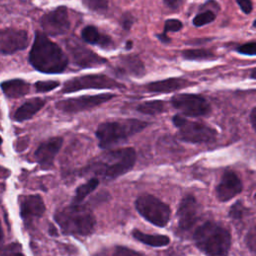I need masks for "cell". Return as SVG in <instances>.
Returning <instances> with one entry per match:
<instances>
[{
    "mask_svg": "<svg viewBox=\"0 0 256 256\" xmlns=\"http://www.w3.org/2000/svg\"><path fill=\"white\" fill-rule=\"evenodd\" d=\"M30 64L43 73H61L68 65V58L62 49L48 39V37L37 32L29 53Z\"/></svg>",
    "mask_w": 256,
    "mask_h": 256,
    "instance_id": "obj_1",
    "label": "cell"
},
{
    "mask_svg": "<svg viewBox=\"0 0 256 256\" xmlns=\"http://www.w3.org/2000/svg\"><path fill=\"white\" fill-rule=\"evenodd\" d=\"M193 240L197 248L206 256H228L231 248L229 231L212 221L198 226L194 230Z\"/></svg>",
    "mask_w": 256,
    "mask_h": 256,
    "instance_id": "obj_2",
    "label": "cell"
},
{
    "mask_svg": "<svg viewBox=\"0 0 256 256\" xmlns=\"http://www.w3.org/2000/svg\"><path fill=\"white\" fill-rule=\"evenodd\" d=\"M54 219L61 231L67 235H90L96 224L93 213L81 204H71L56 211Z\"/></svg>",
    "mask_w": 256,
    "mask_h": 256,
    "instance_id": "obj_3",
    "label": "cell"
},
{
    "mask_svg": "<svg viewBox=\"0 0 256 256\" xmlns=\"http://www.w3.org/2000/svg\"><path fill=\"white\" fill-rule=\"evenodd\" d=\"M136 161V152L132 147H125L107 152L92 164L94 173L113 180L130 171Z\"/></svg>",
    "mask_w": 256,
    "mask_h": 256,
    "instance_id": "obj_4",
    "label": "cell"
},
{
    "mask_svg": "<svg viewBox=\"0 0 256 256\" xmlns=\"http://www.w3.org/2000/svg\"><path fill=\"white\" fill-rule=\"evenodd\" d=\"M149 125L148 122L139 119H123L101 123L95 132L98 144L101 148L107 149L129 137L139 133Z\"/></svg>",
    "mask_w": 256,
    "mask_h": 256,
    "instance_id": "obj_5",
    "label": "cell"
},
{
    "mask_svg": "<svg viewBox=\"0 0 256 256\" xmlns=\"http://www.w3.org/2000/svg\"><path fill=\"white\" fill-rule=\"evenodd\" d=\"M135 208L143 218L158 227L166 226L171 217L169 205L151 194L140 195L135 201Z\"/></svg>",
    "mask_w": 256,
    "mask_h": 256,
    "instance_id": "obj_6",
    "label": "cell"
},
{
    "mask_svg": "<svg viewBox=\"0 0 256 256\" xmlns=\"http://www.w3.org/2000/svg\"><path fill=\"white\" fill-rule=\"evenodd\" d=\"M172 121L178 129L179 137L185 142L207 143L214 141L217 136L216 130L212 127L201 122L188 120L181 115H175Z\"/></svg>",
    "mask_w": 256,
    "mask_h": 256,
    "instance_id": "obj_7",
    "label": "cell"
},
{
    "mask_svg": "<svg viewBox=\"0 0 256 256\" xmlns=\"http://www.w3.org/2000/svg\"><path fill=\"white\" fill-rule=\"evenodd\" d=\"M121 87H123L122 84L106 75H85L72 78L65 82L62 92L71 93L83 89H116Z\"/></svg>",
    "mask_w": 256,
    "mask_h": 256,
    "instance_id": "obj_8",
    "label": "cell"
},
{
    "mask_svg": "<svg viewBox=\"0 0 256 256\" xmlns=\"http://www.w3.org/2000/svg\"><path fill=\"white\" fill-rule=\"evenodd\" d=\"M171 104L186 116H205L211 111L209 102L196 94H177L172 97Z\"/></svg>",
    "mask_w": 256,
    "mask_h": 256,
    "instance_id": "obj_9",
    "label": "cell"
},
{
    "mask_svg": "<svg viewBox=\"0 0 256 256\" xmlns=\"http://www.w3.org/2000/svg\"><path fill=\"white\" fill-rule=\"evenodd\" d=\"M115 97L113 94H98V95H84L76 98H68L56 103V108L67 113H76L84 110L92 109L101 105Z\"/></svg>",
    "mask_w": 256,
    "mask_h": 256,
    "instance_id": "obj_10",
    "label": "cell"
},
{
    "mask_svg": "<svg viewBox=\"0 0 256 256\" xmlns=\"http://www.w3.org/2000/svg\"><path fill=\"white\" fill-rule=\"evenodd\" d=\"M41 26L44 32L51 36H57L66 33L70 28V20L67 8L65 6H60L46 13L41 18Z\"/></svg>",
    "mask_w": 256,
    "mask_h": 256,
    "instance_id": "obj_11",
    "label": "cell"
},
{
    "mask_svg": "<svg viewBox=\"0 0 256 256\" xmlns=\"http://www.w3.org/2000/svg\"><path fill=\"white\" fill-rule=\"evenodd\" d=\"M29 43L25 30L15 28L0 29V54H13L23 50Z\"/></svg>",
    "mask_w": 256,
    "mask_h": 256,
    "instance_id": "obj_12",
    "label": "cell"
},
{
    "mask_svg": "<svg viewBox=\"0 0 256 256\" xmlns=\"http://www.w3.org/2000/svg\"><path fill=\"white\" fill-rule=\"evenodd\" d=\"M199 218V204L196 198L188 194L184 196L177 211L178 228L181 231H189L197 223Z\"/></svg>",
    "mask_w": 256,
    "mask_h": 256,
    "instance_id": "obj_13",
    "label": "cell"
},
{
    "mask_svg": "<svg viewBox=\"0 0 256 256\" xmlns=\"http://www.w3.org/2000/svg\"><path fill=\"white\" fill-rule=\"evenodd\" d=\"M62 144L63 139L61 137H53L38 146L34 153V157L42 169H50L53 166L55 157Z\"/></svg>",
    "mask_w": 256,
    "mask_h": 256,
    "instance_id": "obj_14",
    "label": "cell"
},
{
    "mask_svg": "<svg viewBox=\"0 0 256 256\" xmlns=\"http://www.w3.org/2000/svg\"><path fill=\"white\" fill-rule=\"evenodd\" d=\"M241 179L233 171H227L222 175L221 181L216 187V196L219 201L227 202L242 191Z\"/></svg>",
    "mask_w": 256,
    "mask_h": 256,
    "instance_id": "obj_15",
    "label": "cell"
},
{
    "mask_svg": "<svg viewBox=\"0 0 256 256\" xmlns=\"http://www.w3.org/2000/svg\"><path fill=\"white\" fill-rule=\"evenodd\" d=\"M20 215L25 222L41 217L45 212V204L40 195H22L19 197Z\"/></svg>",
    "mask_w": 256,
    "mask_h": 256,
    "instance_id": "obj_16",
    "label": "cell"
},
{
    "mask_svg": "<svg viewBox=\"0 0 256 256\" xmlns=\"http://www.w3.org/2000/svg\"><path fill=\"white\" fill-rule=\"evenodd\" d=\"M68 50L73 58L74 63L81 67L100 66L106 62V60L99 55L95 54L82 45L74 43L72 40H69L68 42Z\"/></svg>",
    "mask_w": 256,
    "mask_h": 256,
    "instance_id": "obj_17",
    "label": "cell"
},
{
    "mask_svg": "<svg viewBox=\"0 0 256 256\" xmlns=\"http://www.w3.org/2000/svg\"><path fill=\"white\" fill-rule=\"evenodd\" d=\"M193 83L189 82L186 79L181 78H169L161 81L151 82L146 85V89L150 92H158V93H168L173 92L184 87H187Z\"/></svg>",
    "mask_w": 256,
    "mask_h": 256,
    "instance_id": "obj_18",
    "label": "cell"
},
{
    "mask_svg": "<svg viewBox=\"0 0 256 256\" xmlns=\"http://www.w3.org/2000/svg\"><path fill=\"white\" fill-rule=\"evenodd\" d=\"M45 105V100L41 98H32L22 104L14 113V120L22 122L32 118L43 106Z\"/></svg>",
    "mask_w": 256,
    "mask_h": 256,
    "instance_id": "obj_19",
    "label": "cell"
},
{
    "mask_svg": "<svg viewBox=\"0 0 256 256\" xmlns=\"http://www.w3.org/2000/svg\"><path fill=\"white\" fill-rule=\"evenodd\" d=\"M4 94L9 98H19L28 94L30 85L22 79H11L1 83L0 85Z\"/></svg>",
    "mask_w": 256,
    "mask_h": 256,
    "instance_id": "obj_20",
    "label": "cell"
},
{
    "mask_svg": "<svg viewBox=\"0 0 256 256\" xmlns=\"http://www.w3.org/2000/svg\"><path fill=\"white\" fill-rule=\"evenodd\" d=\"M132 235L133 237L144 243L145 245H149L152 247H163V246H167L170 242V238L166 235H162V234H148V233H144L140 230H133L132 231Z\"/></svg>",
    "mask_w": 256,
    "mask_h": 256,
    "instance_id": "obj_21",
    "label": "cell"
},
{
    "mask_svg": "<svg viewBox=\"0 0 256 256\" xmlns=\"http://www.w3.org/2000/svg\"><path fill=\"white\" fill-rule=\"evenodd\" d=\"M82 38L90 44H99L101 46H108L111 44V39L106 35H100L97 28L94 26H87L82 30Z\"/></svg>",
    "mask_w": 256,
    "mask_h": 256,
    "instance_id": "obj_22",
    "label": "cell"
},
{
    "mask_svg": "<svg viewBox=\"0 0 256 256\" xmlns=\"http://www.w3.org/2000/svg\"><path fill=\"white\" fill-rule=\"evenodd\" d=\"M99 185V180L98 178H91L88 180L86 183L80 185L75 192V196L73 199V204H81V202L90 194L92 193Z\"/></svg>",
    "mask_w": 256,
    "mask_h": 256,
    "instance_id": "obj_23",
    "label": "cell"
},
{
    "mask_svg": "<svg viewBox=\"0 0 256 256\" xmlns=\"http://www.w3.org/2000/svg\"><path fill=\"white\" fill-rule=\"evenodd\" d=\"M122 64L125 67V69L134 76H140L144 73V66L141 60L133 55L124 56L122 58Z\"/></svg>",
    "mask_w": 256,
    "mask_h": 256,
    "instance_id": "obj_24",
    "label": "cell"
},
{
    "mask_svg": "<svg viewBox=\"0 0 256 256\" xmlns=\"http://www.w3.org/2000/svg\"><path fill=\"white\" fill-rule=\"evenodd\" d=\"M165 103L161 100L146 101L137 106V111L147 115H157L164 111Z\"/></svg>",
    "mask_w": 256,
    "mask_h": 256,
    "instance_id": "obj_25",
    "label": "cell"
},
{
    "mask_svg": "<svg viewBox=\"0 0 256 256\" xmlns=\"http://www.w3.org/2000/svg\"><path fill=\"white\" fill-rule=\"evenodd\" d=\"M182 54L188 60H206L214 57V54L206 49H188L183 51Z\"/></svg>",
    "mask_w": 256,
    "mask_h": 256,
    "instance_id": "obj_26",
    "label": "cell"
},
{
    "mask_svg": "<svg viewBox=\"0 0 256 256\" xmlns=\"http://www.w3.org/2000/svg\"><path fill=\"white\" fill-rule=\"evenodd\" d=\"M246 212L247 209L244 207V205L240 201H237L236 203H234L233 206H231L229 210V216L233 220H241L246 214Z\"/></svg>",
    "mask_w": 256,
    "mask_h": 256,
    "instance_id": "obj_27",
    "label": "cell"
},
{
    "mask_svg": "<svg viewBox=\"0 0 256 256\" xmlns=\"http://www.w3.org/2000/svg\"><path fill=\"white\" fill-rule=\"evenodd\" d=\"M214 19H215V14L211 11H206L195 16V18L193 19V24L195 26H203L205 24H208L214 21Z\"/></svg>",
    "mask_w": 256,
    "mask_h": 256,
    "instance_id": "obj_28",
    "label": "cell"
},
{
    "mask_svg": "<svg viewBox=\"0 0 256 256\" xmlns=\"http://www.w3.org/2000/svg\"><path fill=\"white\" fill-rule=\"evenodd\" d=\"M87 8L93 11H104L107 9V0H82Z\"/></svg>",
    "mask_w": 256,
    "mask_h": 256,
    "instance_id": "obj_29",
    "label": "cell"
},
{
    "mask_svg": "<svg viewBox=\"0 0 256 256\" xmlns=\"http://www.w3.org/2000/svg\"><path fill=\"white\" fill-rule=\"evenodd\" d=\"M59 86L58 81H38L35 83V89L37 92H48Z\"/></svg>",
    "mask_w": 256,
    "mask_h": 256,
    "instance_id": "obj_30",
    "label": "cell"
},
{
    "mask_svg": "<svg viewBox=\"0 0 256 256\" xmlns=\"http://www.w3.org/2000/svg\"><path fill=\"white\" fill-rule=\"evenodd\" d=\"M2 256H24V255L21 251V246L18 243H11L3 249Z\"/></svg>",
    "mask_w": 256,
    "mask_h": 256,
    "instance_id": "obj_31",
    "label": "cell"
},
{
    "mask_svg": "<svg viewBox=\"0 0 256 256\" xmlns=\"http://www.w3.org/2000/svg\"><path fill=\"white\" fill-rule=\"evenodd\" d=\"M112 256H144L143 254L127 248V247H123V246H117L114 250V253Z\"/></svg>",
    "mask_w": 256,
    "mask_h": 256,
    "instance_id": "obj_32",
    "label": "cell"
},
{
    "mask_svg": "<svg viewBox=\"0 0 256 256\" xmlns=\"http://www.w3.org/2000/svg\"><path fill=\"white\" fill-rule=\"evenodd\" d=\"M182 22L177 20V19H169L165 22V25H164V33L166 34L167 32H170V31H173V32H176V31H179L181 28H182Z\"/></svg>",
    "mask_w": 256,
    "mask_h": 256,
    "instance_id": "obj_33",
    "label": "cell"
},
{
    "mask_svg": "<svg viewBox=\"0 0 256 256\" xmlns=\"http://www.w3.org/2000/svg\"><path fill=\"white\" fill-rule=\"evenodd\" d=\"M237 51L240 52L241 54L254 56L256 54V43L255 42H250V43H246L244 45H241L240 47H238Z\"/></svg>",
    "mask_w": 256,
    "mask_h": 256,
    "instance_id": "obj_34",
    "label": "cell"
},
{
    "mask_svg": "<svg viewBox=\"0 0 256 256\" xmlns=\"http://www.w3.org/2000/svg\"><path fill=\"white\" fill-rule=\"evenodd\" d=\"M237 3L244 13L248 14L252 11V0H237Z\"/></svg>",
    "mask_w": 256,
    "mask_h": 256,
    "instance_id": "obj_35",
    "label": "cell"
},
{
    "mask_svg": "<svg viewBox=\"0 0 256 256\" xmlns=\"http://www.w3.org/2000/svg\"><path fill=\"white\" fill-rule=\"evenodd\" d=\"M247 245L251 248L252 251H254V247H255V230H254V228L247 235Z\"/></svg>",
    "mask_w": 256,
    "mask_h": 256,
    "instance_id": "obj_36",
    "label": "cell"
},
{
    "mask_svg": "<svg viewBox=\"0 0 256 256\" xmlns=\"http://www.w3.org/2000/svg\"><path fill=\"white\" fill-rule=\"evenodd\" d=\"M250 122H251L252 128L255 129V126H256V108L255 107L250 112Z\"/></svg>",
    "mask_w": 256,
    "mask_h": 256,
    "instance_id": "obj_37",
    "label": "cell"
},
{
    "mask_svg": "<svg viewBox=\"0 0 256 256\" xmlns=\"http://www.w3.org/2000/svg\"><path fill=\"white\" fill-rule=\"evenodd\" d=\"M10 175V171L2 166H0V180L7 178Z\"/></svg>",
    "mask_w": 256,
    "mask_h": 256,
    "instance_id": "obj_38",
    "label": "cell"
},
{
    "mask_svg": "<svg viewBox=\"0 0 256 256\" xmlns=\"http://www.w3.org/2000/svg\"><path fill=\"white\" fill-rule=\"evenodd\" d=\"M132 20H131V16H126L125 17V19H124V21H123V27L125 28V29H129L130 27H131V25H132Z\"/></svg>",
    "mask_w": 256,
    "mask_h": 256,
    "instance_id": "obj_39",
    "label": "cell"
},
{
    "mask_svg": "<svg viewBox=\"0 0 256 256\" xmlns=\"http://www.w3.org/2000/svg\"><path fill=\"white\" fill-rule=\"evenodd\" d=\"M164 3L171 8H175L178 4V0H164Z\"/></svg>",
    "mask_w": 256,
    "mask_h": 256,
    "instance_id": "obj_40",
    "label": "cell"
},
{
    "mask_svg": "<svg viewBox=\"0 0 256 256\" xmlns=\"http://www.w3.org/2000/svg\"><path fill=\"white\" fill-rule=\"evenodd\" d=\"M158 38H159L162 42H166V43H167V42H170V39L166 36V34H165V33H163L162 35H159V36H158Z\"/></svg>",
    "mask_w": 256,
    "mask_h": 256,
    "instance_id": "obj_41",
    "label": "cell"
},
{
    "mask_svg": "<svg viewBox=\"0 0 256 256\" xmlns=\"http://www.w3.org/2000/svg\"><path fill=\"white\" fill-rule=\"evenodd\" d=\"M3 240H4V235H3V230H2V226H1V222H0V249L3 244Z\"/></svg>",
    "mask_w": 256,
    "mask_h": 256,
    "instance_id": "obj_42",
    "label": "cell"
},
{
    "mask_svg": "<svg viewBox=\"0 0 256 256\" xmlns=\"http://www.w3.org/2000/svg\"><path fill=\"white\" fill-rule=\"evenodd\" d=\"M131 45H132V42H131V41H129V42H127V44H126V47H127V49H130V47H131Z\"/></svg>",
    "mask_w": 256,
    "mask_h": 256,
    "instance_id": "obj_43",
    "label": "cell"
},
{
    "mask_svg": "<svg viewBox=\"0 0 256 256\" xmlns=\"http://www.w3.org/2000/svg\"><path fill=\"white\" fill-rule=\"evenodd\" d=\"M252 78L255 79V69H253V71H252Z\"/></svg>",
    "mask_w": 256,
    "mask_h": 256,
    "instance_id": "obj_44",
    "label": "cell"
},
{
    "mask_svg": "<svg viewBox=\"0 0 256 256\" xmlns=\"http://www.w3.org/2000/svg\"><path fill=\"white\" fill-rule=\"evenodd\" d=\"M1 143H2V137L0 136V145H1Z\"/></svg>",
    "mask_w": 256,
    "mask_h": 256,
    "instance_id": "obj_45",
    "label": "cell"
},
{
    "mask_svg": "<svg viewBox=\"0 0 256 256\" xmlns=\"http://www.w3.org/2000/svg\"><path fill=\"white\" fill-rule=\"evenodd\" d=\"M0 129H1V127H0Z\"/></svg>",
    "mask_w": 256,
    "mask_h": 256,
    "instance_id": "obj_46",
    "label": "cell"
}]
</instances>
